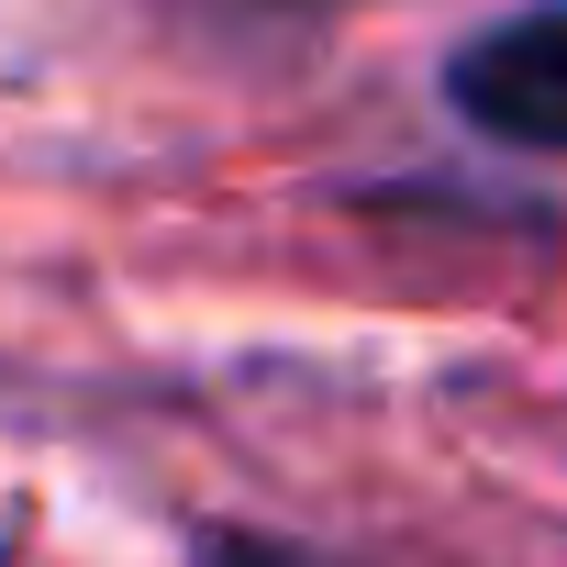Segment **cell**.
I'll list each match as a JSON object with an SVG mask.
<instances>
[{
    "mask_svg": "<svg viewBox=\"0 0 567 567\" xmlns=\"http://www.w3.org/2000/svg\"><path fill=\"white\" fill-rule=\"evenodd\" d=\"M456 112H467L478 134H512V145H567V0L467 34V56H456Z\"/></svg>",
    "mask_w": 567,
    "mask_h": 567,
    "instance_id": "1",
    "label": "cell"
},
{
    "mask_svg": "<svg viewBox=\"0 0 567 567\" xmlns=\"http://www.w3.org/2000/svg\"><path fill=\"white\" fill-rule=\"evenodd\" d=\"M212 567H312V556H267V545H212Z\"/></svg>",
    "mask_w": 567,
    "mask_h": 567,
    "instance_id": "2",
    "label": "cell"
}]
</instances>
